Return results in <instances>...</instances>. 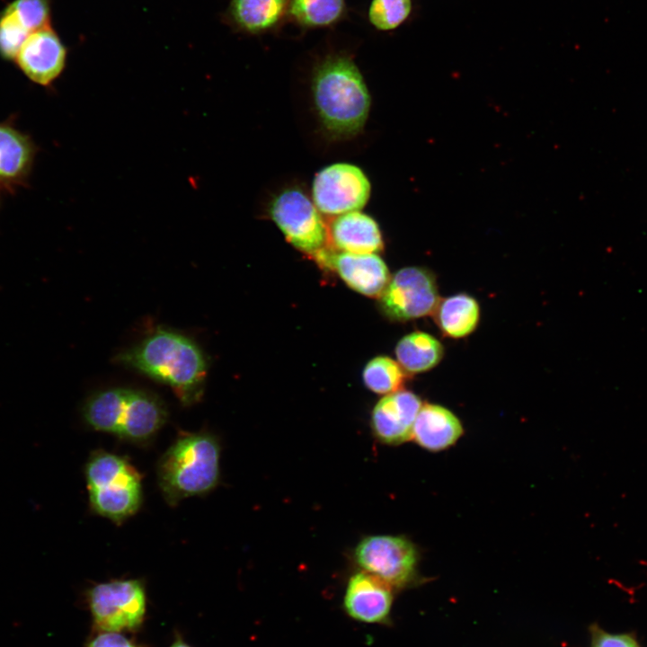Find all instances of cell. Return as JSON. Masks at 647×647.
<instances>
[{
	"mask_svg": "<svg viewBox=\"0 0 647 647\" xmlns=\"http://www.w3.org/2000/svg\"><path fill=\"white\" fill-rule=\"evenodd\" d=\"M127 390L122 387L108 388L90 396L82 409L86 424L97 431L116 436Z\"/></svg>",
	"mask_w": 647,
	"mask_h": 647,
	"instance_id": "cell-19",
	"label": "cell"
},
{
	"mask_svg": "<svg viewBox=\"0 0 647 647\" xmlns=\"http://www.w3.org/2000/svg\"><path fill=\"white\" fill-rule=\"evenodd\" d=\"M220 447L208 432L184 433L161 456L158 485L167 503L212 491L219 480Z\"/></svg>",
	"mask_w": 647,
	"mask_h": 647,
	"instance_id": "cell-3",
	"label": "cell"
},
{
	"mask_svg": "<svg viewBox=\"0 0 647 647\" xmlns=\"http://www.w3.org/2000/svg\"><path fill=\"white\" fill-rule=\"evenodd\" d=\"M95 626L102 632L137 628L146 612V592L138 580L99 583L87 592Z\"/></svg>",
	"mask_w": 647,
	"mask_h": 647,
	"instance_id": "cell-7",
	"label": "cell"
},
{
	"mask_svg": "<svg viewBox=\"0 0 647 647\" xmlns=\"http://www.w3.org/2000/svg\"><path fill=\"white\" fill-rule=\"evenodd\" d=\"M16 59L30 79L46 85L63 70L66 49L56 33L47 27L31 33L26 39Z\"/></svg>",
	"mask_w": 647,
	"mask_h": 647,
	"instance_id": "cell-14",
	"label": "cell"
},
{
	"mask_svg": "<svg viewBox=\"0 0 647 647\" xmlns=\"http://www.w3.org/2000/svg\"><path fill=\"white\" fill-rule=\"evenodd\" d=\"M379 297L384 314L399 322L433 315L440 300L434 275L421 267L399 270Z\"/></svg>",
	"mask_w": 647,
	"mask_h": 647,
	"instance_id": "cell-9",
	"label": "cell"
},
{
	"mask_svg": "<svg viewBox=\"0 0 647 647\" xmlns=\"http://www.w3.org/2000/svg\"><path fill=\"white\" fill-rule=\"evenodd\" d=\"M590 647H642L634 633L612 634L598 624L589 625Z\"/></svg>",
	"mask_w": 647,
	"mask_h": 647,
	"instance_id": "cell-27",
	"label": "cell"
},
{
	"mask_svg": "<svg viewBox=\"0 0 647 647\" xmlns=\"http://www.w3.org/2000/svg\"><path fill=\"white\" fill-rule=\"evenodd\" d=\"M330 235L333 245L342 253L368 254L383 250L377 221L360 210L337 216L331 224Z\"/></svg>",
	"mask_w": 647,
	"mask_h": 647,
	"instance_id": "cell-15",
	"label": "cell"
},
{
	"mask_svg": "<svg viewBox=\"0 0 647 647\" xmlns=\"http://www.w3.org/2000/svg\"><path fill=\"white\" fill-rule=\"evenodd\" d=\"M422 405L418 395L406 390L386 394L375 405L371 428L386 445H400L412 439V427Z\"/></svg>",
	"mask_w": 647,
	"mask_h": 647,
	"instance_id": "cell-11",
	"label": "cell"
},
{
	"mask_svg": "<svg viewBox=\"0 0 647 647\" xmlns=\"http://www.w3.org/2000/svg\"><path fill=\"white\" fill-rule=\"evenodd\" d=\"M84 475L94 513L120 524L139 510L143 498L141 476L124 457L95 451L85 464Z\"/></svg>",
	"mask_w": 647,
	"mask_h": 647,
	"instance_id": "cell-4",
	"label": "cell"
},
{
	"mask_svg": "<svg viewBox=\"0 0 647 647\" xmlns=\"http://www.w3.org/2000/svg\"><path fill=\"white\" fill-rule=\"evenodd\" d=\"M268 213L286 239L297 250L316 254L325 248L328 231L312 199L299 187L279 191L268 205Z\"/></svg>",
	"mask_w": 647,
	"mask_h": 647,
	"instance_id": "cell-5",
	"label": "cell"
},
{
	"mask_svg": "<svg viewBox=\"0 0 647 647\" xmlns=\"http://www.w3.org/2000/svg\"><path fill=\"white\" fill-rule=\"evenodd\" d=\"M30 159L31 147L27 139L13 129L0 125V178L21 175Z\"/></svg>",
	"mask_w": 647,
	"mask_h": 647,
	"instance_id": "cell-21",
	"label": "cell"
},
{
	"mask_svg": "<svg viewBox=\"0 0 647 647\" xmlns=\"http://www.w3.org/2000/svg\"><path fill=\"white\" fill-rule=\"evenodd\" d=\"M462 434L461 421L451 411L425 403L415 419L412 439L421 448L437 452L454 445Z\"/></svg>",
	"mask_w": 647,
	"mask_h": 647,
	"instance_id": "cell-16",
	"label": "cell"
},
{
	"mask_svg": "<svg viewBox=\"0 0 647 647\" xmlns=\"http://www.w3.org/2000/svg\"><path fill=\"white\" fill-rule=\"evenodd\" d=\"M393 589L379 578L365 571L359 572L347 583L343 601L345 611L360 622L386 623L393 605Z\"/></svg>",
	"mask_w": 647,
	"mask_h": 647,
	"instance_id": "cell-12",
	"label": "cell"
},
{
	"mask_svg": "<svg viewBox=\"0 0 647 647\" xmlns=\"http://www.w3.org/2000/svg\"><path fill=\"white\" fill-rule=\"evenodd\" d=\"M412 11V0H372L368 19L377 30L391 31L407 21Z\"/></svg>",
	"mask_w": 647,
	"mask_h": 647,
	"instance_id": "cell-24",
	"label": "cell"
},
{
	"mask_svg": "<svg viewBox=\"0 0 647 647\" xmlns=\"http://www.w3.org/2000/svg\"><path fill=\"white\" fill-rule=\"evenodd\" d=\"M29 34L11 15L4 12L0 17V54L16 58Z\"/></svg>",
	"mask_w": 647,
	"mask_h": 647,
	"instance_id": "cell-26",
	"label": "cell"
},
{
	"mask_svg": "<svg viewBox=\"0 0 647 647\" xmlns=\"http://www.w3.org/2000/svg\"><path fill=\"white\" fill-rule=\"evenodd\" d=\"M395 355L406 373L417 374L436 367L443 358L444 348L432 335L417 331L398 341Z\"/></svg>",
	"mask_w": 647,
	"mask_h": 647,
	"instance_id": "cell-18",
	"label": "cell"
},
{
	"mask_svg": "<svg viewBox=\"0 0 647 647\" xmlns=\"http://www.w3.org/2000/svg\"><path fill=\"white\" fill-rule=\"evenodd\" d=\"M87 647H137L119 632H102L92 639Z\"/></svg>",
	"mask_w": 647,
	"mask_h": 647,
	"instance_id": "cell-28",
	"label": "cell"
},
{
	"mask_svg": "<svg viewBox=\"0 0 647 647\" xmlns=\"http://www.w3.org/2000/svg\"><path fill=\"white\" fill-rule=\"evenodd\" d=\"M363 382L372 392L389 394L401 390L407 378L406 372L389 357L372 359L363 370Z\"/></svg>",
	"mask_w": 647,
	"mask_h": 647,
	"instance_id": "cell-22",
	"label": "cell"
},
{
	"mask_svg": "<svg viewBox=\"0 0 647 647\" xmlns=\"http://www.w3.org/2000/svg\"><path fill=\"white\" fill-rule=\"evenodd\" d=\"M170 647H190V646L188 644H186L182 640L178 639Z\"/></svg>",
	"mask_w": 647,
	"mask_h": 647,
	"instance_id": "cell-29",
	"label": "cell"
},
{
	"mask_svg": "<svg viewBox=\"0 0 647 647\" xmlns=\"http://www.w3.org/2000/svg\"><path fill=\"white\" fill-rule=\"evenodd\" d=\"M311 192L321 214L337 217L363 208L369 199L371 184L360 167L339 162L315 173Z\"/></svg>",
	"mask_w": 647,
	"mask_h": 647,
	"instance_id": "cell-8",
	"label": "cell"
},
{
	"mask_svg": "<svg viewBox=\"0 0 647 647\" xmlns=\"http://www.w3.org/2000/svg\"><path fill=\"white\" fill-rule=\"evenodd\" d=\"M354 558L365 571L393 589L410 586L417 577L418 552L407 538L391 535L364 537L356 546Z\"/></svg>",
	"mask_w": 647,
	"mask_h": 647,
	"instance_id": "cell-6",
	"label": "cell"
},
{
	"mask_svg": "<svg viewBox=\"0 0 647 647\" xmlns=\"http://www.w3.org/2000/svg\"><path fill=\"white\" fill-rule=\"evenodd\" d=\"M29 34L49 27L48 0H14L4 10Z\"/></svg>",
	"mask_w": 647,
	"mask_h": 647,
	"instance_id": "cell-25",
	"label": "cell"
},
{
	"mask_svg": "<svg viewBox=\"0 0 647 647\" xmlns=\"http://www.w3.org/2000/svg\"><path fill=\"white\" fill-rule=\"evenodd\" d=\"M167 419L164 403L146 391L128 388L116 436L134 443L149 441Z\"/></svg>",
	"mask_w": 647,
	"mask_h": 647,
	"instance_id": "cell-13",
	"label": "cell"
},
{
	"mask_svg": "<svg viewBox=\"0 0 647 647\" xmlns=\"http://www.w3.org/2000/svg\"><path fill=\"white\" fill-rule=\"evenodd\" d=\"M288 0H233L232 14L246 31L258 32L273 27L283 15Z\"/></svg>",
	"mask_w": 647,
	"mask_h": 647,
	"instance_id": "cell-20",
	"label": "cell"
},
{
	"mask_svg": "<svg viewBox=\"0 0 647 647\" xmlns=\"http://www.w3.org/2000/svg\"><path fill=\"white\" fill-rule=\"evenodd\" d=\"M344 7V0H291L289 13L302 25L323 27L337 22Z\"/></svg>",
	"mask_w": 647,
	"mask_h": 647,
	"instance_id": "cell-23",
	"label": "cell"
},
{
	"mask_svg": "<svg viewBox=\"0 0 647 647\" xmlns=\"http://www.w3.org/2000/svg\"><path fill=\"white\" fill-rule=\"evenodd\" d=\"M117 360L169 386L186 405L198 402L203 394L207 359L192 340L176 332L158 328Z\"/></svg>",
	"mask_w": 647,
	"mask_h": 647,
	"instance_id": "cell-1",
	"label": "cell"
},
{
	"mask_svg": "<svg viewBox=\"0 0 647 647\" xmlns=\"http://www.w3.org/2000/svg\"><path fill=\"white\" fill-rule=\"evenodd\" d=\"M313 102L324 129L337 138L359 134L369 114L371 97L359 69L343 55H331L315 67Z\"/></svg>",
	"mask_w": 647,
	"mask_h": 647,
	"instance_id": "cell-2",
	"label": "cell"
},
{
	"mask_svg": "<svg viewBox=\"0 0 647 647\" xmlns=\"http://www.w3.org/2000/svg\"><path fill=\"white\" fill-rule=\"evenodd\" d=\"M433 315L445 336L459 339L466 337L477 327L480 306L475 298L460 293L439 300Z\"/></svg>",
	"mask_w": 647,
	"mask_h": 647,
	"instance_id": "cell-17",
	"label": "cell"
},
{
	"mask_svg": "<svg viewBox=\"0 0 647 647\" xmlns=\"http://www.w3.org/2000/svg\"><path fill=\"white\" fill-rule=\"evenodd\" d=\"M315 256L332 267L350 288L367 297H380L391 278L386 264L375 253H335L324 248Z\"/></svg>",
	"mask_w": 647,
	"mask_h": 647,
	"instance_id": "cell-10",
	"label": "cell"
}]
</instances>
